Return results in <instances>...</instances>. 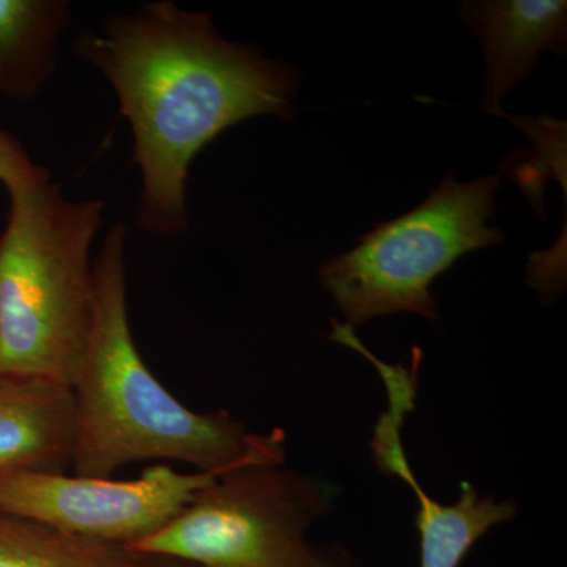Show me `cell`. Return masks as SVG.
<instances>
[{"label": "cell", "instance_id": "6da1fadb", "mask_svg": "<svg viewBox=\"0 0 567 567\" xmlns=\"http://www.w3.org/2000/svg\"><path fill=\"white\" fill-rule=\"evenodd\" d=\"M74 50L110 82L132 126L137 224L151 234L188 229L189 167L224 130L257 115L292 114V66L227 41L207 13L173 2L107 18L103 31L81 33Z\"/></svg>", "mask_w": 567, "mask_h": 567}, {"label": "cell", "instance_id": "7a4b0ae2", "mask_svg": "<svg viewBox=\"0 0 567 567\" xmlns=\"http://www.w3.org/2000/svg\"><path fill=\"white\" fill-rule=\"evenodd\" d=\"M125 245V227L115 224L93 260L95 320L70 386L74 475L112 477L140 462H183L205 473L286 464L282 431L252 434L226 410L194 412L145 364L130 324Z\"/></svg>", "mask_w": 567, "mask_h": 567}, {"label": "cell", "instance_id": "3957f363", "mask_svg": "<svg viewBox=\"0 0 567 567\" xmlns=\"http://www.w3.org/2000/svg\"><path fill=\"white\" fill-rule=\"evenodd\" d=\"M0 234V375L70 388L95 320L91 249L102 200H70L51 178L9 192Z\"/></svg>", "mask_w": 567, "mask_h": 567}, {"label": "cell", "instance_id": "277c9868", "mask_svg": "<svg viewBox=\"0 0 567 567\" xmlns=\"http://www.w3.org/2000/svg\"><path fill=\"white\" fill-rule=\"evenodd\" d=\"M498 177L458 183L454 174L415 210L380 224L353 249L320 268V282L344 315L364 323L394 312L439 319L431 286L464 254L502 244L487 227L494 215Z\"/></svg>", "mask_w": 567, "mask_h": 567}, {"label": "cell", "instance_id": "5b68a950", "mask_svg": "<svg viewBox=\"0 0 567 567\" xmlns=\"http://www.w3.org/2000/svg\"><path fill=\"white\" fill-rule=\"evenodd\" d=\"M336 491L286 464L240 466L216 476L158 533L126 548L203 567H311L308 532Z\"/></svg>", "mask_w": 567, "mask_h": 567}, {"label": "cell", "instance_id": "8992f818", "mask_svg": "<svg viewBox=\"0 0 567 567\" xmlns=\"http://www.w3.org/2000/svg\"><path fill=\"white\" fill-rule=\"evenodd\" d=\"M219 475L181 473L169 464L145 466L134 480L24 470L0 476V509L69 535L130 548L166 527Z\"/></svg>", "mask_w": 567, "mask_h": 567}, {"label": "cell", "instance_id": "52a82bcc", "mask_svg": "<svg viewBox=\"0 0 567 567\" xmlns=\"http://www.w3.org/2000/svg\"><path fill=\"white\" fill-rule=\"evenodd\" d=\"M363 354L382 377L388 395L386 410L372 434V456L383 473L398 476L415 492L420 505L416 528L421 567H458L481 537L516 517L517 505L513 499L499 502L494 496L481 495L470 483H462L461 494L453 505H442L429 496L413 475L402 445V424L415 405L421 353L413 352L412 369L383 363L368 350Z\"/></svg>", "mask_w": 567, "mask_h": 567}, {"label": "cell", "instance_id": "ba28073f", "mask_svg": "<svg viewBox=\"0 0 567 567\" xmlns=\"http://www.w3.org/2000/svg\"><path fill=\"white\" fill-rule=\"evenodd\" d=\"M465 13L484 48L487 110L527 80L539 51L559 52L565 44L567 3L559 0L475 2L465 7Z\"/></svg>", "mask_w": 567, "mask_h": 567}, {"label": "cell", "instance_id": "9c48e42d", "mask_svg": "<svg viewBox=\"0 0 567 567\" xmlns=\"http://www.w3.org/2000/svg\"><path fill=\"white\" fill-rule=\"evenodd\" d=\"M70 388L0 375V476L66 472L73 457Z\"/></svg>", "mask_w": 567, "mask_h": 567}, {"label": "cell", "instance_id": "30bf717a", "mask_svg": "<svg viewBox=\"0 0 567 567\" xmlns=\"http://www.w3.org/2000/svg\"><path fill=\"white\" fill-rule=\"evenodd\" d=\"M71 21L65 0H0V93L29 102L58 65L59 40Z\"/></svg>", "mask_w": 567, "mask_h": 567}, {"label": "cell", "instance_id": "8fae6325", "mask_svg": "<svg viewBox=\"0 0 567 567\" xmlns=\"http://www.w3.org/2000/svg\"><path fill=\"white\" fill-rule=\"evenodd\" d=\"M0 567H140L126 548L69 535L0 509Z\"/></svg>", "mask_w": 567, "mask_h": 567}, {"label": "cell", "instance_id": "7c38bea8", "mask_svg": "<svg viewBox=\"0 0 567 567\" xmlns=\"http://www.w3.org/2000/svg\"><path fill=\"white\" fill-rule=\"evenodd\" d=\"M50 178L44 167L33 163L13 134L0 128V183L7 192Z\"/></svg>", "mask_w": 567, "mask_h": 567}, {"label": "cell", "instance_id": "4fadbf2b", "mask_svg": "<svg viewBox=\"0 0 567 567\" xmlns=\"http://www.w3.org/2000/svg\"><path fill=\"white\" fill-rule=\"evenodd\" d=\"M311 567H353V565L347 559L344 551L315 547Z\"/></svg>", "mask_w": 567, "mask_h": 567}, {"label": "cell", "instance_id": "5bb4252c", "mask_svg": "<svg viewBox=\"0 0 567 567\" xmlns=\"http://www.w3.org/2000/svg\"><path fill=\"white\" fill-rule=\"evenodd\" d=\"M134 555L137 557L140 567H203L194 565V563L183 561V559L178 558L159 557V555Z\"/></svg>", "mask_w": 567, "mask_h": 567}]
</instances>
